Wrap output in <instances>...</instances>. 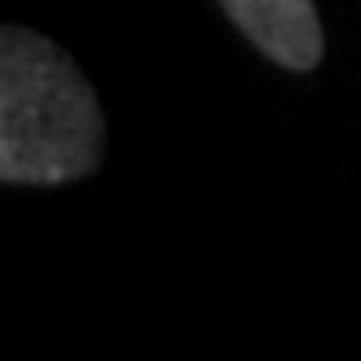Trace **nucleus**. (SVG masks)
<instances>
[{"label": "nucleus", "instance_id": "f257e3e1", "mask_svg": "<svg viewBox=\"0 0 361 361\" xmlns=\"http://www.w3.org/2000/svg\"><path fill=\"white\" fill-rule=\"evenodd\" d=\"M105 157V114L61 44L31 27L0 35V178L57 188Z\"/></svg>", "mask_w": 361, "mask_h": 361}, {"label": "nucleus", "instance_id": "f03ea898", "mask_svg": "<svg viewBox=\"0 0 361 361\" xmlns=\"http://www.w3.org/2000/svg\"><path fill=\"white\" fill-rule=\"evenodd\" d=\"M218 5L274 66L296 74L318 70L326 39L314 0H218Z\"/></svg>", "mask_w": 361, "mask_h": 361}]
</instances>
